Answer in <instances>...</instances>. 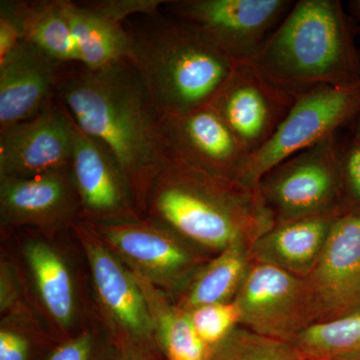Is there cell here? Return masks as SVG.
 <instances>
[{
    "mask_svg": "<svg viewBox=\"0 0 360 360\" xmlns=\"http://www.w3.org/2000/svg\"><path fill=\"white\" fill-rule=\"evenodd\" d=\"M58 99L78 129L120 161L144 217L146 194L165 158L158 136L160 116L134 66L127 59L94 70L66 65Z\"/></svg>",
    "mask_w": 360,
    "mask_h": 360,
    "instance_id": "cell-1",
    "label": "cell"
},
{
    "mask_svg": "<svg viewBox=\"0 0 360 360\" xmlns=\"http://www.w3.org/2000/svg\"><path fill=\"white\" fill-rule=\"evenodd\" d=\"M127 60L141 77L158 115L210 105L238 63L179 18L163 11L124 23Z\"/></svg>",
    "mask_w": 360,
    "mask_h": 360,
    "instance_id": "cell-2",
    "label": "cell"
},
{
    "mask_svg": "<svg viewBox=\"0 0 360 360\" xmlns=\"http://www.w3.org/2000/svg\"><path fill=\"white\" fill-rule=\"evenodd\" d=\"M144 217L167 224L210 257L274 226L257 191L165 160L149 186Z\"/></svg>",
    "mask_w": 360,
    "mask_h": 360,
    "instance_id": "cell-3",
    "label": "cell"
},
{
    "mask_svg": "<svg viewBox=\"0 0 360 360\" xmlns=\"http://www.w3.org/2000/svg\"><path fill=\"white\" fill-rule=\"evenodd\" d=\"M354 32L338 0H298L250 63L295 98L319 86H354Z\"/></svg>",
    "mask_w": 360,
    "mask_h": 360,
    "instance_id": "cell-4",
    "label": "cell"
},
{
    "mask_svg": "<svg viewBox=\"0 0 360 360\" xmlns=\"http://www.w3.org/2000/svg\"><path fill=\"white\" fill-rule=\"evenodd\" d=\"M257 193L274 224L345 213L341 144L330 135L269 170Z\"/></svg>",
    "mask_w": 360,
    "mask_h": 360,
    "instance_id": "cell-5",
    "label": "cell"
},
{
    "mask_svg": "<svg viewBox=\"0 0 360 360\" xmlns=\"http://www.w3.org/2000/svg\"><path fill=\"white\" fill-rule=\"evenodd\" d=\"M70 232L89 266L94 314L113 342L132 343L160 355L148 304L134 271L84 221H77Z\"/></svg>",
    "mask_w": 360,
    "mask_h": 360,
    "instance_id": "cell-6",
    "label": "cell"
},
{
    "mask_svg": "<svg viewBox=\"0 0 360 360\" xmlns=\"http://www.w3.org/2000/svg\"><path fill=\"white\" fill-rule=\"evenodd\" d=\"M87 224L123 264L170 297L212 257L148 217Z\"/></svg>",
    "mask_w": 360,
    "mask_h": 360,
    "instance_id": "cell-7",
    "label": "cell"
},
{
    "mask_svg": "<svg viewBox=\"0 0 360 360\" xmlns=\"http://www.w3.org/2000/svg\"><path fill=\"white\" fill-rule=\"evenodd\" d=\"M360 108V84L349 87L319 86L295 99L276 134L248 155L239 184L257 191L269 170L330 136L354 122Z\"/></svg>",
    "mask_w": 360,
    "mask_h": 360,
    "instance_id": "cell-8",
    "label": "cell"
},
{
    "mask_svg": "<svg viewBox=\"0 0 360 360\" xmlns=\"http://www.w3.org/2000/svg\"><path fill=\"white\" fill-rule=\"evenodd\" d=\"M291 0H172L162 11L191 26L236 63H250L281 25Z\"/></svg>",
    "mask_w": 360,
    "mask_h": 360,
    "instance_id": "cell-9",
    "label": "cell"
},
{
    "mask_svg": "<svg viewBox=\"0 0 360 360\" xmlns=\"http://www.w3.org/2000/svg\"><path fill=\"white\" fill-rule=\"evenodd\" d=\"M20 231L22 264L37 311L54 340L70 338L94 314H84L75 270L53 240L56 236L34 229Z\"/></svg>",
    "mask_w": 360,
    "mask_h": 360,
    "instance_id": "cell-10",
    "label": "cell"
},
{
    "mask_svg": "<svg viewBox=\"0 0 360 360\" xmlns=\"http://www.w3.org/2000/svg\"><path fill=\"white\" fill-rule=\"evenodd\" d=\"M158 136L165 160L239 184L248 153L212 106L161 116Z\"/></svg>",
    "mask_w": 360,
    "mask_h": 360,
    "instance_id": "cell-11",
    "label": "cell"
},
{
    "mask_svg": "<svg viewBox=\"0 0 360 360\" xmlns=\"http://www.w3.org/2000/svg\"><path fill=\"white\" fill-rule=\"evenodd\" d=\"M310 323L335 319L360 307V213L336 217L326 245L305 277Z\"/></svg>",
    "mask_w": 360,
    "mask_h": 360,
    "instance_id": "cell-12",
    "label": "cell"
},
{
    "mask_svg": "<svg viewBox=\"0 0 360 360\" xmlns=\"http://www.w3.org/2000/svg\"><path fill=\"white\" fill-rule=\"evenodd\" d=\"M80 213L71 165L30 179H0V225L4 233L34 229L58 236L70 231Z\"/></svg>",
    "mask_w": 360,
    "mask_h": 360,
    "instance_id": "cell-13",
    "label": "cell"
},
{
    "mask_svg": "<svg viewBox=\"0 0 360 360\" xmlns=\"http://www.w3.org/2000/svg\"><path fill=\"white\" fill-rule=\"evenodd\" d=\"M241 326L258 335L290 340L309 326L304 279L262 262H251L233 300Z\"/></svg>",
    "mask_w": 360,
    "mask_h": 360,
    "instance_id": "cell-14",
    "label": "cell"
},
{
    "mask_svg": "<svg viewBox=\"0 0 360 360\" xmlns=\"http://www.w3.org/2000/svg\"><path fill=\"white\" fill-rule=\"evenodd\" d=\"M295 99L250 63H238L210 106L250 155L276 134Z\"/></svg>",
    "mask_w": 360,
    "mask_h": 360,
    "instance_id": "cell-15",
    "label": "cell"
},
{
    "mask_svg": "<svg viewBox=\"0 0 360 360\" xmlns=\"http://www.w3.org/2000/svg\"><path fill=\"white\" fill-rule=\"evenodd\" d=\"M70 118L73 135L71 172L79 196L80 220L101 224L143 217L120 161Z\"/></svg>",
    "mask_w": 360,
    "mask_h": 360,
    "instance_id": "cell-16",
    "label": "cell"
},
{
    "mask_svg": "<svg viewBox=\"0 0 360 360\" xmlns=\"http://www.w3.org/2000/svg\"><path fill=\"white\" fill-rule=\"evenodd\" d=\"M72 153L70 115L56 98L35 117L0 130V179H30L70 167Z\"/></svg>",
    "mask_w": 360,
    "mask_h": 360,
    "instance_id": "cell-17",
    "label": "cell"
},
{
    "mask_svg": "<svg viewBox=\"0 0 360 360\" xmlns=\"http://www.w3.org/2000/svg\"><path fill=\"white\" fill-rule=\"evenodd\" d=\"M65 63L23 40L0 60V130L35 117L58 98Z\"/></svg>",
    "mask_w": 360,
    "mask_h": 360,
    "instance_id": "cell-18",
    "label": "cell"
},
{
    "mask_svg": "<svg viewBox=\"0 0 360 360\" xmlns=\"http://www.w3.org/2000/svg\"><path fill=\"white\" fill-rule=\"evenodd\" d=\"M338 217H309L274 224L251 243V260L305 278L321 257Z\"/></svg>",
    "mask_w": 360,
    "mask_h": 360,
    "instance_id": "cell-19",
    "label": "cell"
},
{
    "mask_svg": "<svg viewBox=\"0 0 360 360\" xmlns=\"http://www.w3.org/2000/svg\"><path fill=\"white\" fill-rule=\"evenodd\" d=\"M250 245L248 241H238L213 255L172 300L186 311L212 303L233 302L252 262Z\"/></svg>",
    "mask_w": 360,
    "mask_h": 360,
    "instance_id": "cell-20",
    "label": "cell"
},
{
    "mask_svg": "<svg viewBox=\"0 0 360 360\" xmlns=\"http://www.w3.org/2000/svg\"><path fill=\"white\" fill-rule=\"evenodd\" d=\"M63 8L77 47L78 65L94 70L127 59L129 39L124 25L82 1L63 0Z\"/></svg>",
    "mask_w": 360,
    "mask_h": 360,
    "instance_id": "cell-21",
    "label": "cell"
},
{
    "mask_svg": "<svg viewBox=\"0 0 360 360\" xmlns=\"http://www.w3.org/2000/svg\"><path fill=\"white\" fill-rule=\"evenodd\" d=\"M146 298L158 352L163 360H208L212 348L196 331L188 312L143 276L135 274Z\"/></svg>",
    "mask_w": 360,
    "mask_h": 360,
    "instance_id": "cell-22",
    "label": "cell"
},
{
    "mask_svg": "<svg viewBox=\"0 0 360 360\" xmlns=\"http://www.w3.org/2000/svg\"><path fill=\"white\" fill-rule=\"evenodd\" d=\"M25 40L65 65L78 63L77 47L63 0L16 1Z\"/></svg>",
    "mask_w": 360,
    "mask_h": 360,
    "instance_id": "cell-23",
    "label": "cell"
},
{
    "mask_svg": "<svg viewBox=\"0 0 360 360\" xmlns=\"http://www.w3.org/2000/svg\"><path fill=\"white\" fill-rule=\"evenodd\" d=\"M304 359L328 360L360 354V310L309 324L290 340Z\"/></svg>",
    "mask_w": 360,
    "mask_h": 360,
    "instance_id": "cell-24",
    "label": "cell"
},
{
    "mask_svg": "<svg viewBox=\"0 0 360 360\" xmlns=\"http://www.w3.org/2000/svg\"><path fill=\"white\" fill-rule=\"evenodd\" d=\"M290 340L258 335L238 326L217 347L208 360H304Z\"/></svg>",
    "mask_w": 360,
    "mask_h": 360,
    "instance_id": "cell-25",
    "label": "cell"
},
{
    "mask_svg": "<svg viewBox=\"0 0 360 360\" xmlns=\"http://www.w3.org/2000/svg\"><path fill=\"white\" fill-rule=\"evenodd\" d=\"M44 360H117L116 347L96 314L70 338L56 341Z\"/></svg>",
    "mask_w": 360,
    "mask_h": 360,
    "instance_id": "cell-26",
    "label": "cell"
},
{
    "mask_svg": "<svg viewBox=\"0 0 360 360\" xmlns=\"http://www.w3.org/2000/svg\"><path fill=\"white\" fill-rule=\"evenodd\" d=\"M25 271L13 257L2 251L0 257V315L1 319H27L44 326L35 307ZM49 331V330H47Z\"/></svg>",
    "mask_w": 360,
    "mask_h": 360,
    "instance_id": "cell-27",
    "label": "cell"
},
{
    "mask_svg": "<svg viewBox=\"0 0 360 360\" xmlns=\"http://www.w3.org/2000/svg\"><path fill=\"white\" fill-rule=\"evenodd\" d=\"M47 341L56 342L39 322L0 319V360H32L35 345Z\"/></svg>",
    "mask_w": 360,
    "mask_h": 360,
    "instance_id": "cell-28",
    "label": "cell"
},
{
    "mask_svg": "<svg viewBox=\"0 0 360 360\" xmlns=\"http://www.w3.org/2000/svg\"><path fill=\"white\" fill-rule=\"evenodd\" d=\"M187 312L194 330L212 349L241 326L240 314L234 302L202 305Z\"/></svg>",
    "mask_w": 360,
    "mask_h": 360,
    "instance_id": "cell-29",
    "label": "cell"
},
{
    "mask_svg": "<svg viewBox=\"0 0 360 360\" xmlns=\"http://www.w3.org/2000/svg\"><path fill=\"white\" fill-rule=\"evenodd\" d=\"M82 2L123 25L134 16L160 13L165 4L163 0H89Z\"/></svg>",
    "mask_w": 360,
    "mask_h": 360,
    "instance_id": "cell-30",
    "label": "cell"
},
{
    "mask_svg": "<svg viewBox=\"0 0 360 360\" xmlns=\"http://www.w3.org/2000/svg\"><path fill=\"white\" fill-rule=\"evenodd\" d=\"M341 174L345 206L347 200L360 205V142L354 139L341 146Z\"/></svg>",
    "mask_w": 360,
    "mask_h": 360,
    "instance_id": "cell-31",
    "label": "cell"
},
{
    "mask_svg": "<svg viewBox=\"0 0 360 360\" xmlns=\"http://www.w3.org/2000/svg\"><path fill=\"white\" fill-rule=\"evenodd\" d=\"M25 40L18 4L13 0L0 1V60Z\"/></svg>",
    "mask_w": 360,
    "mask_h": 360,
    "instance_id": "cell-32",
    "label": "cell"
},
{
    "mask_svg": "<svg viewBox=\"0 0 360 360\" xmlns=\"http://www.w3.org/2000/svg\"><path fill=\"white\" fill-rule=\"evenodd\" d=\"M117 360H160V355L129 342H116Z\"/></svg>",
    "mask_w": 360,
    "mask_h": 360,
    "instance_id": "cell-33",
    "label": "cell"
},
{
    "mask_svg": "<svg viewBox=\"0 0 360 360\" xmlns=\"http://www.w3.org/2000/svg\"><path fill=\"white\" fill-rule=\"evenodd\" d=\"M347 6L352 18H354L355 23H356L355 32H359L360 34V0L348 1Z\"/></svg>",
    "mask_w": 360,
    "mask_h": 360,
    "instance_id": "cell-34",
    "label": "cell"
},
{
    "mask_svg": "<svg viewBox=\"0 0 360 360\" xmlns=\"http://www.w3.org/2000/svg\"><path fill=\"white\" fill-rule=\"evenodd\" d=\"M354 136L355 141L360 142V108L357 111L356 115H355L354 120Z\"/></svg>",
    "mask_w": 360,
    "mask_h": 360,
    "instance_id": "cell-35",
    "label": "cell"
},
{
    "mask_svg": "<svg viewBox=\"0 0 360 360\" xmlns=\"http://www.w3.org/2000/svg\"><path fill=\"white\" fill-rule=\"evenodd\" d=\"M328 360H360V354L343 355V356L335 357V359H331Z\"/></svg>",
    "mask_w": 360,
    "mask_h": 360,
    "instance_id": "cell-36",
    "label": "cell"
},
{
    "mask_svg": "<svg viewBox=\"0 0 360 360\" xmlns=\"http://www.w3.org/2000/svg\"><path fill=\"white\" fill-rule=\"evenodd\" d=\"M304 360H312V359H305Z\"/></svg>",
    "mask_w": 360,
    "mask_h": 360,
    "instance_id": "cell-37",
    "label": "cell"
}]
</instances>
